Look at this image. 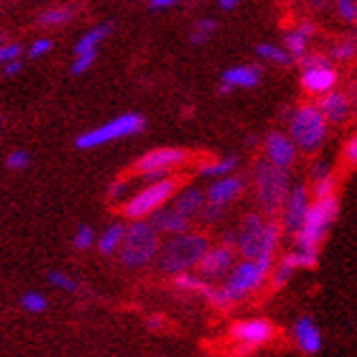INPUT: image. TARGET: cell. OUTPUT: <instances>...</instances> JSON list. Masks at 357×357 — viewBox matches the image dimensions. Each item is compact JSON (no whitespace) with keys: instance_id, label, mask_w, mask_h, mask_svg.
Wrapping results in <instances>:
<instances>
[{"instance_id":"6","label":"cell","mask_w":357,"mask_h":357,"mask_svg":"<svg viewBox=\"0 0 357 357\" xmlns=\"http://www.w3.org/2000/svg\"><path fill=\"white\" fill-rule=\"evenodd\" d=\"M275 266V259H246L242 257V261H236L234 268L227 273L225 283L220 285L229 305H236V303L244 301L246 296L255 294L261 285L271 277V271Z\"/></svg>"},{"instance_id":"21","label":"cell","mask_w":357,"mask_h":357,"mask_svg":"<svg viewBox=\"0 0 357 357\" xmlns=\"http://www.w3.org/2000/svg\"><path fill=\"white\" fill-rule=\"evenodd\" d=\"M149 220L157 229L159 236H176V234H183V231H188L192 227V220L185 218L183 213H178L170 205H164L162 209H157Z\"/></svg>"},{"instance_id":"39","label":"cell","mask_w":357,"mask_h":357,"mask_svg":"<svg viewBox=\"0 0 357 357\" xmlns=\"http://www.w3.org/2000/svg\"><path fill=\"white\" fill-rule=\"evenodd\" d=\"M48 281H50V285H55V288L61 290V292H77L79 290V283L73 277H68L66 273H61V271L48 273Z\"/></svg>"},{"instance_id":"10","label":"cell","mask_w":357,"mask_h":357,"mask_svg":"<svg viewBox=\"0 0 357 357\" xmlns=\"http://www.w3.org/2000/svg\"><path fill=\"white\" fill-rule=\"evenodd\" d=\"M298 66H301L298 83L307 96L320 98L323 94L331 92L333 87H337L340 73H337L335 63L325 52H307V55L298 61Z\"/></svg>"},{"instance_id":"15","label":"cell","mask_w":357,"mask_h":357,"mask_svg":"<svg viewBox=\"0 0 357 357\" xmlns=\"http://www.w3.org/2000/svg\"><path fill=\"white\" fill-rule=\"evenodd\" d=\"M264 159L281 170H290L298 159V149L285 131H271L264 137Z\"/></svg>"},{"instance_id":"25","label":"cell","mask_w":357,"mask_h":357,"mask_svg":"<svg viewBox=\"0 0 357 357\" xmlns=\"http://www.w3.org/2000/svg\"><path fill=\"white\" fill-rule=\"evenodd\" d=\"M112 31H114V24H109V22L96 24L89 31H85L81 38L77 40V44H75V55H79V52H94V50H98V46L107 38H109Z\"/></svg>"},{"instance_id":"33","label":"cell","mask_w":357,"mask_h":357,"mask_svg":"<svg viewBox=\"0 0 357 357\" xmlns=\"http://www.w3.org/2000/svg\"><path fill=\"white\" fill-rule=\"evenodd\" d=\"M96 59H98V50H94V52H79V55H75L73 63H70V73H73V77H83L85 73L92 70Z\"/></svg>"},{"instance_id":"14","label":"cell","mask_w":357,"mask_h":357,"mask_svg":"<svg viewBox=\"0 0 357 357\" xmlns=\"http://www.w3.org/2000/svg\"><path fill=\"white\" fill-rule=\"evenodd\" d=\"M236 255L238 251L234 246H227V244H216V246H209L205 255L201 257V261L196 264V275H201L207 281H216L227 277V273L234 268L236 264Z\"/></svg>"},{"instance_id":"24","label":"cell","mask_w":357,"mask_h":357,"mask_svg":"<svg viewBox=\"0 0 357 357\" xmlns=\"http://www.w3.org/2000/svg\"><path fill=\"white\" fill-rule=\"evenodd\" d=\"M335 190H337V181L333 172L329 170V166L316 164L312 170V188H310L312 199H325V196L335 194Z\"/></svg>"},{"instance_id":"46","label":"cell","mask_w":357,"mask_h":357,"mask_svg":"<svg viewBox=\"0 0 357 357\" xmlns=\"http://www.w3.org/2000/svg\"><path fill=\"white\" fill-rule=\"evenodd\" d=\"M351 118L357 120V89L351 94Z\"/></svg>"},{"instance_id":"50","label":"cell","mask_w":357,"mask_h":357,"mask_svg":"<svg viewBox=\"0 0 357 357\" xmlns=\"http://www.w3.org/2000/svg\"><path fill=\"white\" fill-rule=\"evenodd\" d=\"M3 120H5V118H3V114H0V124H3Z\"/></svg>"},{"instance_id":"11","label":"cell","mask_w":357,"mask_h":357,"mask_svg":"<svg viewBox=\"0 0 357 357\" xmlns=\"http://www.w3.org/2000/svg\"><path fill=\"white\" fill-rule=\"evenodd\" d=\"M229 333L231 340L238 344L240 353H253L255 349L273 342L277 329L268 318H246V320H238Z\"/></svg>"},{"instance_id":"9","label":"cell","mask_w":357,"mask_h":357,"mask_svg":"<svg viewBox=\"0 0 357 357\" xmlns=\"http://www.w3.org/2000/svg\"><path fill=\"white\" fill-rule=\"evenodd\" d=\"M144 129H146L144 116H139L135 112H127V114H120V116L112 118L109 122L100 124V127H94V129L81 133L75 139V146L79 151H94V149L112 144V142H116V139L133 137Z\"/></svg>"},{"instance_id":"5","label":"cell","mask_w":357,"mask_h":357,"mask_svg":"<svg viewBox=\"0 0 357 357\" xmlns=\"http://www.w3.org/2000/svg\"><path fill=\"white\" fill-rule=\"evenodd\" d=\"M178 188H181V178L176 174H168L164 178H157V181L144 183L120 205V213L127 220H149L157 209L170 203Z\"/></svg>"},{"instance_id":"26","label":"cell","mask_w":357,"mask_h":357,"mask_svg":"<svg viewBox=\"0 0 357 357\" xmlns=\"http://www.w3.org/2000/svg\"><path fill=\"white\" fill-rule=\"evenodd\" d=\"M77 15V7L73 5H55V7H48L40 13L38 17V24L44 29H61L66 24L73 22V17Z\"/></svg>"},{"instance_id":"37","label":"cell","mask_w":357,"mask_h":357,"mask_svg":"<svg viewBox=\"0 0 357 357\" xmlns=\"http://www.w3.org/2000/svg\"><path fill=\"white\" fill-rule=\"evenodd\" d=\"M31 155L24 151V149H17V151H11L9 155H7V159H5V166L9 168V170H13V172H22V170H26L29 166H31Z\"/></svg>"},{"instance_id":"12","label":"cell","mask_w":357,"mask_h":357,"mask_svg":"<svg viewBox=\"0 0 357 357\" xmlns=\"http://www.w3.org/2000/svg\"><path fill=\"white\" fill-rule=\"evenodd\" d=\"M188 162H190V153L185 149L162 146V149H153L142 155L133 166V172L135 174L157 172V174L168 176V174H174L178 168H183Z\"/></svg>"},{"instance_id":"44","label":"cell","mask_w":357,"mask_h":357,"mask_svg":"<svg viewBox=\"0 0 357 357\" xmlns=\"http://www.w3.org/2000/svg\"><path fill=\"white\" fill-rule=\"evenodd\" d=\"M176 3H181V0H149L151 9H170Z\"/></svg>"},{"instance_id":"22","label":"cell","mask_w":357,"mask_h":357,"mask_svg":"<svg viewBox=\"0 0 357 357\" xmlns=\"http://www.w3.org/2000/svg\"><path fill=\"white\" fill-rule=\"evenodd\" d=\"M168 205L174 207L178 213H183L185 218L194 220V218H199V213L205 205V192L201 188H194V185H188V188L181 185L170 199Z\"/></svg>"},{"instance_id":"36","label":"cell","mask_w":357,"mask_h":357,"mask_svg":"<svg viewBox=\"0 0 357 357\" xmlns=\"http://www.w3.org/2000/svg\"><path fill=\"white\" fill-rule=\"evenodd\" d=\"M20 303H22V310H26L31 314H42L48 310V298L42 292H26V294H22Z\"/></svg>"},{"instance_id":"34","label":"cell","mask_w":357,"mask_h":357,"mask_svg":"<svg viewBox=\"0 0 357 357\" xmlns=\"http://www.w3.org/2000/svg\"><path fill=\"white\" fill-rule=\"evenodd\" d=\"M73 246L77 251H89L92 246H96V231L89 225H81L73 236Z\"/></svg>"},{"instance_id":"18","label":"cell","mask_w":357,"mask_h":357,"mask_svg":"<svg viewBox=\"0 0 357 357\" xmlns=\"http://www.w3.org/2000/svg\"><path fill=\"white\" fill-rule=\"evenodd\" d=\"M261 83V68L255 63H240L231 66L222 73L220 79V94L227 96L234 89H255Z\"/></svg>"},{"instance_id":"35","label":"cell","mask_w":357,"mask_h":357,"mask_svg":"<svg viewBox=\"0 0 357 357\" xmlns=\"http://www.w3.org/2000/svg\"><path fill=\"white\" fill-rule=\"evenodd\" d=\"M333 9L344 24L357 22V0H333Z\"/></svg>"},{"instance_id":"48","label":"cell","mask_w":357,"mask_h":357,"mask_svg":"<svg viewBox=\"0 0 357 357\" xmlns=\"http://www.w3.org/2000/svg\"><path fill=\"white\" fill-rule=\"evenodd\" d=\"M312 3H314V5H325L327 0H312Z\"/></svg>"},{"instance_id":"43","label":"cell","mask_w":357,"mask_h":357,"mask_svg":"<svg viewBox=\"0 0 357 357\" xmlns=\"http://www.w3.org/2000/svg\"><path fill=\"white\" fill-rule=\"evenodd\" d=\"M22 68H24V61L22 59H15V61H9L3 66V75L7 77H15V75H20L22 73Z\"/></svg>"},{"instance_id":"42","label":"cell","mask_w":357,"mask_h":357,"mask_svg":"<svg viewBox=\"0 0 357 357\" xmlns=\"http://www.w3.org/2000/svg\"><path fill=\"white\" fill-rule=\"evenodd\" d=\"M342 157H344V162H347L351 168H357V131L347 139L344 151H342Z\"/></svg>"},{"instance_id":"32","label":"cell","mask_w":357,"mask_h":357,"mask_svg":"<svg viewBox=\"0 0 357 357\" xmlns=\"http://www.w3.org/2000/svg\"><path fill=\"white\" fill-rule=\"evenodd\" d=\"M133 192H135V188H133V178H131V176H120V178H116V181L112 183L109 194H107V199H109V203H114V205H122Z\"/></svg>"},{"instance_id":"17","label":"cell","mask_w":357,"mask_h":357,"mask_svg":"<svg viewBox=\"0 0 357 357\" xmlns=\"http://www.w3.org/2000/svg\"><path fill=\"white\" fill-rule=\"evenodd\" d=\"M246 190V181L244 176L240 174H227V176H218V178H211L209 188L205 190V199L209 203H216L222 207L234 205L238 199H242V194Z\"/></svg>"},{"instance_id":"49","label":"cell","mask_w":357,"mask_h":357,"mask_svg":"<svg viewBox=\"0 0 357 357\" xmlns=\"http://www.w3.org/2000/svg\"><path fill=\"white\" fill-rule=\"evenodd\" d=\"M353 26H355V33H353V38H355V40H357V22H355V24H353Z\"/></svg>"},{"instance_id":"28","label":"cell","mask_w":357,"mask_h":357,"mask_svg":"<svg viewBox=\"0 0 357 357\" xmlns=\"http://www.w3.org/2000/svg\"><path fill=\"white\" fill-rule=\"evenodd\" d=\"M255 55H257L261 61L273 63V66H279V68H288V66L294 63V59L290 57V52H288V50H285L283 46L271 44V42H261V44H257Z\"/></svg>"},{"instance_id":"1","label":"cell","mask_w":357,"mask_h":357,"mask_svg":"<svg viewBox=\"0 0 357 357\" xmlns=\"http://www.w3.org/2000/svg\"><path fill=\"white\" fill-rule=\"evenodd\" d=\"M283 229L273 216H264L259 211H251L240 220L236 229V251L246 259H275L281 244Z\"/></svg>"},{"instance_id":"20","label":"cell","mask_w":357,"mask_h":357,"mask_svg":"<svg viewBox=\"0 0 357 357\" xmlns=\"http://www.w3.org/2000/svg\"><path fill=\"white\" fill-rule=\"evenodd\" d=\"M316 33H318V24L314 20H310V17L301 20L294 29L285 31L283 48L290 52V57L294 59V63H298L310 52V42L316 38Z\"/></svg>"},{"instance_id":"27","label":"cell","mask_w":357,"mask_h":357,"mask_svg":"<svg viewBox=\"0 0 357 357\" xmlns=\"http://www.w3.org/2000/svg\"><path fill=\"white\" fill-rule=\"evenodd\" d=\"M124 231H127V225L114 222L107 227L100 236H96V248L100 251V255H116L120 251V244L124 240Z\"/></svg>"},{"instance_id":"45","label":"cell","mask_w":357,"mask_h":357,"mask_svg":"<svg viewBox=\"0 0 357 357\" xmlns=\"http://www.w3.org/2000/svg\"><path fill=\"white\" fill-rule=\"evenodd\" d=\"M216 3H218V7H220L222 11H234V9L240 7L242 0H216Z\"/></svg>"},{"instance_id":"23","label":"cell","mask_w":357,"mask_h":357,"mask_svg":"<svg viewBox=\"0 0 357 357\" xmlns=\"http://www.w3.org/2000/svg\"><path fill=\"white\" fill-rule=\"evenodd\" d=\"M240 166V157L238 155H225V157H209L196 166V172L203 178H218L234 174Z\"/></svg>"},{"instance_id":"7","label":"cell","mask_w":357,"mask_h":357,"mask_svg":"<svg viewBox=\"0 0 357 357\" xmlns=\"http://www.w3.org/2000/svg\"><path fill=\"white\" fill-rule=\"evenodd\" d=\"M292 188L290 170H281L266 159H259L253 168V190L264 216H277L285 196Z\"/></svg>"},{"instance_id":"8","label":"cell","mask_w":357,"mask_h":357,"mask_svg":"<svg viewBox=\"0 0 357 357\" xmlns=\"http://www.w3.org/2000/svg\"><path fill=\"white\" fill-rule=\"evenodd\" d=\"M159 246H162V236L151 225V220H131L124 231V240L120 244V261L129 268L149 266L155 257Z\"/></svg>"},{"instance_id":"16","label":"cell","mask_w":357,"mask_h":357,"mask_svg":"<svg viewBox=\"0 0 357 357\" xmlns=\"http://www.w3.org/2000/svg\"><path fill=\"white\" fill-rule=\"evenodd\" d=\"M292 337H294V344L298 347V351L307 357H316L320 351H323V344H325L323 331H320V327L316 325V320L310 314H303L294 320Z\"/></svg>"},{"instance_id":"2","label":"cell","mask_w":357,"mask_h":357,"mask_svg":"<svg viewBox=\"0 0 357 357\" xmlns=\"http://www.w3.org/2000/svg\"><path fill=\"white\" fill-rule=\"evenodd\" d=\"M211 246L207 234L203 231H183V234L168 236L166 242H162L157 251V266L159 271H164L168 275L176 273H188L194 271L196 264L201 261L205 251Z\"/></svg>"},{"instance_id":"41","label":"cell","mask_w":357,"mask_h":357,"mask_svg":"<svg viewBox=\"0 0 357 357\" xmlns=\"http://www.w3.org/2000/svg\"><path fill=\"white\" fill-rule=\"evenodd\" d=\"M22 46L17 42H3L0 44V63H9V61H15V59H22Z\"/></svg>"},{"instance_id":"29","label":"cell","mask_w":357,"mask_h":357,"mask_svg":"<svg viewBox=\"0 0 357 357\" xmlns=\"http://www.w3.org/2000/svg\"><path fill=\"white\" fill-rule=\"evenodd\" d=\"M294 273H296V266L292 264V259L288 257V253H285L279 261H275L273 271H271V277H268V279H271L275 290H281V288H285V285L292 281Z\"/></svg>"},{"instance_id":"13","label":"cell","mask_w":357,"mask_h":357,"mask_svg":"<svg viewBox=\"0 0 357 357\" xmlns=\"http://www.w3.org/2000/svg\"><path fill=\"white\" fill-rule=\"evenodd\" d=\"M310 203H312V194L305 183H296L290 188L288 196H285V201L279 209V222H281L283 234H290V236L296 234L303 220H305Z\"/></svg>"},{"instance_id":"31","label":"cell","mask_w":357,"mask_h":357,"mask_svg":"<svg viewBox=\"0 0 357 357\" xmlns=\"http://www.w3.org/2000/svg\"><path fill=\"white\" fill-rule=\"evenodd\" d=\"M218 31V22L213 20V17H199L194 24H192V31H190V42L194 46H201L205 42H209L213 35Z\"/></svg>"},{"instance_id":"30","label":"cell","mask_w":357,"mask_h":357,"mask_svg":"<svg viewBox=\"0 0 357 357\" xmlns=\"http://www.w3.org/2000/svg\"><path fill=\"white\" fill-rule=\"evenodd\" d=\"M357 57V40L353 35H347V38H340L337 42H333L331 50H329V59L333 63H349Z\"/></svg>"},{"instance_id":"47","label":"cell","mask_w":357,"mask_h":357,"mask_svg":"<svg viewBox=\"0 0 357 357\" xmlns=\"http://www.w3.org/2000/svg\"><path fill=\"white\" fill-rule=\"evenodd\" d=\"M162 323H164V318H162V316H153V318H149V327H151V329L162 327Z\"/></svg>"},{"instance_id":"4","label":"cell","mask_w":357,"mask_h":357,"mask_svg":"<svg viewBox=\"0 0 357 357\" xmlns=\"http://www.w3.org/2000/svg\"><path fill=\"white\" fill-rule=\"evenodd\" d=\"M340 216V199L337 194L325 196V199H312L310 209L305 213L301 229L292 236L296 248H307V251H320V246L327 240L329 229Z\"/></svg>"},{"instance_id":"3","label":"cell","mask_w":357,"mask_h":357,"mask_svg":"<svg viewBox=\"0 0 357 357\" xmlns=\"http://www.w3.org/2000/svg\"><path fill=\"white\" fill-rule=\"evenodd\" d=\"M285 133L290 135L298 153L314 155L325 146L329 137V122L325 120L316 102H301L290 114Z\"/></svg>"},{"instance_id":"40","label":"cell","mask_w":357,"mask_h":357,"mask_svg":"<svg viewBox=\"0 0 357 357\" xmlns=\"http://www.w3.org/2000/svg\"><path fill=\"white\" fill-rule=\"evenodd\" d=\"M52 40L50 38H38L35 40L31 46H29V50H26V57L29 59H42V57H46L48 52L52 50Z\"/></svg>"},{"instance_id":"19","label":"cell","mask_w":357,"mask_h":357,"mask_svg":"<svg viewBox=\"0 0 357 357\" xmlns=\"http://www.w3.org/2000/svg\"><path fill=\"white\" fill-rule=\"evenodd\" d=\"M316 105L323 112L325 120L329 122V127L331 124L337 127V124H344L351 120V94L344 92V89L333 87L331 92L316 98Z\"/></svg>"},{"instance_id":"38","label":"cell","mask_w":357,"mask_h":357,"mask_svg":"<svg viewBox=\"0 0 357 357\" xmlns=\"http://www.w3.org/2000/svg\"><path fill=\"white\" fill-rule=\"evenodd\" d=\"M225 213H227V207L216 205V203H209V201L205 199V205H203V209H201V213H199V218H201L205 225H216V222H220V220L225 218Z\"/></svg>"}]
</instances>
